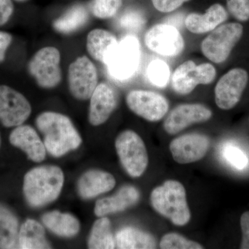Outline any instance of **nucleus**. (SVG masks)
<instances>
[{
	"mask_svg": "<svg viewBox=\"0 0 249 249\" xmlns=\"http://www.w3.org/2000/svg\"><path fill=\"white\" fill-rule=\"evenodd\" d=\"M36 124L44 136L46 150L53 157H62L81 144V137L71 119L65 114L44 111L36 118Z\"/></svg>",
	"mask_w": 249,
	"mask_h": 249,
	"instance_id": "nucleus-1",
	"label": "nucleus"
},
{
	"mask_svg": "<svg viewBox=\"0 0 249 249\" xmlns=\"http://www.w3.org/2000/svg\"><path fill=\"white\" fill-rule=\"evenodd\" d=\"M65 177L55 165H42L29 170L24 178L23 191L28 204L42 207L55 201L60 196Z\"/></svg>",
	"mask_w": 249,
	"mask_h": 249,
	"instance_id": "nucleus-2",
	"label": "nucleus"
},
{
	"mask_svg": "<svg viewBox=\"0 0 249 249\" xmlns=\"http://www.w3.org/2000/svg\"><path fill=\"white\" fill-rule=\"evenodd\" d=\"M150 201L156 212L175 225L183 227L190 222L191 214L186 189L179 181L168 180L155 188L150 195Z\"/></svg>",
	"mask_w": 249,
	"mask_h": 249,
	"instance_id": "nucleus-3",
	"label": "nucleus"
},
{
	"mask_svg": "<svg viewBox=\"0 0 249 249\" xmlns=\"http://www.w3.org/2000/svg\"><path fill=\"white\" fill-rule=\"evenodd\" d=\"M27 69L37 86L42 89H54L62 79L60 50L53 46L42 47L33 55Z\"/></svg>",
	"mask_w": 249,
	"mask_h": 249,
	"instance_id": "nucleus-4",
	"label": "nucleus"
},
{
	"mask_svg": "<svg viewBox=\"0 0 249 249\" xmlns=\"http://www.w3.org/2000/svg\"><path fill=\"white\" fill-rule=\"evenodd\" d=\"M243 32V26L240 23L221 24L203 40L201 52L211 62L222 63L227 60L232 49L242 38Z\"/></svg>",
	"mask_w": 249,
	"mask_h": 249,
	"instance_id": "nucleus-5",
	"label": "nucleus"
},
{
	"mask_svg": "<svg viewBox=\"0 0 249 249\" xmlns=\"http://www.w3.org/2000/svg\"><path fill=\"white\" fill-rule=\"evenodd\" d=\"M115 147L121 165L129 176L139 178L148 165V155L143 141L132 130H124L116 139Z\"/></svg>",
	"mask_w": 249,
	"mask_h": 249,
	"instance_id": "nucleus-6",
	"label": "nucleus"
},
{
	"mask_svg": "<svg viewBox=\"0 0 249 249\" xmlns=\"http://www.w3.org/2000/svg\"><path fill=\"white\" fill-rule=\"evenodd\" d=\"M140 58L141 47L138 39L133 36H127L119 41L106 66L114 79L126 81L137 71Z\"/></svg>",
	"mask_w": 249,
	"mask_h": 249,
	"instance_id": "nucleus-7",
	"label": "nucleus"
},
{
	"mask_svg": "<svg viewBox=\"0 0 249 249\" xmlns=\"http://www.w3.org/2000/svg\"><path fill=\"white\" fill-rule=\"evenodd\" d=\"M70 92L79 101L89 99L98 85L97 68L86 55L78 57L70 63L67 71Z\"/></svg>",
	"mask_w": 249,
	"mask_h": 249,
	"instance_id": "nucleus-8",
	"label": "nucleus"
},
{
	"mask_svg": "<svg viewBox=\"0 0 249 249\" xmlns=\"http://www.w3.org/2000/svg\"><path fill=\"white\" fill-rule=\"evenodd\" d=\"M125 101L132 112L151 122L163 119L169 109V103L164 96L147 90H132L126 95Z\"/></svg>",
	"mask_w": 249,
	"mask_h": 249,
	"instance_id": "nucleus-9",
	"label": "nucleus"
},
{
	"mask_svg": "<svg viewBox=\"0 0 249 249\" xmlns=\"http://www.w3.org/2000/svg\"><path fill=\"white\" fill-rule=\"evenodd\" d=\"M144 42L150 51L162 56H178L184 49L182 36L170 24L154 25L145 33Z\"/></svg>",
	"mask_w": 249,
	"mask_h": 249,
	"instance_id": "nucleus-10",
	"label": "nucleus"
},
{
	"mask_svg": "<svg viewBox=\"0 0 249 249\" xmlns=\"http://www.w3.org/2000/svg\"><path fill=\"white\" fill-rule=\"evenodd\" d=\"M32 111L25 96L7 85H0V122L6 127H18Z\"/></svg>",
	"mask_w": 249,
	"mask_h": 249,
	"instance_id": "nucleus-11",
	"label": "nucleus"
},
{
	"mask_svg": "<svg viewBox=\"0 0 249 249\" xmlns=\"http://www.w3.org/2000/svg\"><path fill=\"white\" fill-rule=\"evenodd\" d=\"M249 74L242 68H234L224 75L214 88V100L217 107L229 110L240 102L247 88Z\"/></svg>",
	"mask_w": 249,
	"mask_h": 249,
	"instance_id": "nucleus-12",
	"label": "nucleus"
},
{
	"mask_svg": "<svg viewBox=\"0 0 249 249\" xmlns=\"http://www.w3.org/2000/svg\"><path fill=\"white\" fill-rule=\"evenodd\" d=\"M212 115V111L203 105H179L167 116L163 128L168 134L175 135L191 124L210 120Z\"/></svg>",
	"mask_w": 249,
	"mask_h": 249,
	"instance_id": "nucleus-13",
	"label": "nucleus"
},
{
	"mask_svg": "<svg viewBox=\"0 0 249 249\" xmlns=\"http://www.w3.org/2000/svg\"><path fill=\"white\" fill-rule=\"evenodd\" d=\"M210 143L209 137L203 134H185L170 142V150L175 161L187 164L202 160L209 151Z\"/></svg>",
	"mask_w": 249,
	"mask_h": 249,
	"instance_id": "nucleus-14",
	"label": "nucleus"
},
{
	"mask_svg": "<svg viewBox=\"0 0 249 249\" xmlns=\"http://www.w3.org/2000/svg\"><path fill=\"white\" fill-rule=\"evenodd\" d=\"M88 119L93 126L101 125L110 117L117 105L115 90L106 82L98 83L89 98Z\"/></svg>",
	"mask_w": 249,
	"mask_h": 249,
	"instance_id": "nucleus-15",
	"label": "nucleus"
},
{
	"mask_svg": "<svg viewBox=\"0 0 249 249\" xmlns=\"http://www.w3.org/2000/svg\"><path fill=\"white\" fill-rule=\"evenodd\" d=\"M10 142L25 152L29 160L40 163L46 157V147L37 132L30 125L18 126L9 137Z\"/></svg>",
	"mask_w": 249,
	"mask_h": 249,
	"instance_id": "nucleus-16",
	"label": "nucleus"
},
{
	"mask_svg": "<svg viewBox=\"0 0 249 249\" xmlns=\"http://www.w3.org/2000/svg\"><path fill=\"white\" fill-rule=\"evenodd\" d=\"M119 44L112 33L104 29H94L87 36L86 49L90 58L107 65Z\"/></svg>",
	"mask_w": 249,
	"mask_h": 249,
	"instance_id": "nucleus-17",
	"label": "nucleus"
},
{
	"mask_svg": "<svg viewBox=\"0 0 249 249\" xmlns=\"http://www.w3.org/2000/svg\"><path fill=\"white\" fill-rule=\"evenodd\" d=\"M116 179L112 175L99 170H91L83 174L78 181V194L83 199H91L114 188Z\"/></svg>",
	"mask_w": 249,
	"mask_h": 249,
	"instance_id": "nucleus-18",
	"label": "nucleus"
},
{
	"mask_svg": "<svg viewBox=\"0 0 249 249\" xmlns=\"http://www.w3.org/2000/svg\"><path fill=\"white\" fill-rule=\"evenodd\" d=\"M228 13L222 5L214 4L206 10L204 14L193 13L187 16L185 26L190 32L195 34H202L213 31L225 22Z\"/></svg>",
	"mask_w": 249,
	"mask_h": 249,
	"instance_id": "nucleus-19",
	"label": "nucleus"
},
{
	"mask_svg": "<svg viewBox=\"0 0 249 249\" xmlns=\"http://www.w3.org/2000/svg\"><path fill=\"white\" fill-rule=\"evenodd\" d=\"M139 196V191L134 187H123L115 196L98 200L95 205V214L98 217H102L107 214L124 211L137 203Z\"/></svg>",
	"mask_w": 249,
	"mask_h": 249,
	"instance_id": "nucleus-20",
	"label": "nucleus"
},
{
	"mask_svg": "<svg viewBox=\"0 0 249 249\" xmlns=\"http://www.w3.org/2000/svg\"><path fill=\"white\" fill-rule=\"evenodd\" d=\"M171 83L174 91L178 94L191 93L198 85H201L198 65L192 60L183 62L174 71Z\"/></svg>",
	"mask_w": 249,
	"mask_h": 249,
	"instance_id": "nucleus-21",
	"label": "nucleus"
},
{
	"mask_svg": "<svg viewBox=\"0 0 249 249\" xmlns=\"http://www.w3.org/2000/svg\"><path fill=\"white\" fill-rule=\"evenodd\" d=\"M42 220L44 225L51 231L61 237H73L80 231L79 221L70 213L53 211L44 214Z\"/></svg>",
	"mask_w": 249,
	"mask_h": 249,
	"instance_id": "nucleus-22",
	"label": "nucleus"
},
{
	"mask_svg": "<svg viewBox=\"0 0 249 249\" xmlns=\"http://www.w3.org/2000/svg\"><path fill=\"white\" fill-rule=\"evenodd\" d=\"M89 19L88 10L83 5L76 4L53 21L54 30L62 35H69L84 27Z\"/></svg>",
	"mask_w": 249,
	"mask_h": 249,
	"instance_id": "nucleus-23",
	"label": "nucleus"
},
{
	"mask_svg": "<svg viewBox=\"0 0 249 249\" xmlns=\"http://www.w3.org/2000/svg\"><path fill=\"white\" fill-rule=\"evenodd\" d=\"M18 245L22 249H51L43 227L34 219H27L20 228Z\"/></svg>",
	"mask_w": 249,
	"mask_h": 249,
	"instance_id": "nucleus-24",
	"label": "nucleus"
},
{
	"mask_svg": "<svg viewBox=\"0 0 249 249\" xmlns=\"http://www.w3.org/2000/svg\"><path fill=\"white\" fill-rule=\"evenodd\" d=\"M116 246L121 249H156L155 237L133 227H125L117 232Z\"/></svg>",
	"mask_w": 249,
	"mask_h": 249,
	"instance_id": "nucleus-25",
	"label": "nucleus"
},
{
	"mask_svg": "<svg viewBox=\"0 0 249 249\" xmlns=\"http://www.w3.org/2000/svg\"><path fill=\"white\" fill-rule=\"evenodd\" d=\"M18 226L16 214L9 208L0 204V249L16 248L19 235Z\"/></svg>",
	"mask_w": 249,
	"mask_h": 249,
	"instance_id": "nucleus-26",
	"label": "nucleus"
},
{
	"mask_svg": "<svg viewBox=\"0 0 249 249\" xmlns=\"http://www.w3.org/2000/svg\"><path fill=\"white\" fill-rule=\"evenodd\" d=\"M88 247L91 249L115 248L116 242L108 218L102 217L94 222L88 240Z\"/></svg>",
	"mask_w": 249,
	"mask_h": 249,
	"instance_id": "nucleus-27",
	"label": "nucleus"
},
{
	"mask_svg": "<svg viewBox=\"0 0 249 249\" xmlns=\"http://www.w3.org/2000/svg\"><path fill=\"white\" fill-rule=\"evenodd\" d=\"M122 4L123 0H92L89 9L97 19H107L119 12Z\"/></svg>",
	"mask_w": 249,
	"mask_h": 249,
	"instance_id": "nucleus-28",
	"label": "nucleus"
},
{
	"mask_svg": "<svg viewBox=\"0 0 249 249\" xmlns=\"http://www.w3.org/2000/svg\"><path fill=\"white\" fill-rule=\"evenodd\" d=\"M147 76L150 83L155 86L165 87L170 77V70L168 65L162 60H154L147 68Z\"/></svg>",
	"mask_w": 249,
	"mask_h": 249,
	"instance_id": "nucleus-29",
	"label": "nucleus"
},
{
	"mask_svg": "<svg viewBox=\"0 0 249 249\" xmlns=\"http://www.w3.org/2000/svg\"><path fill=\"white\" fill-rule=\"evenodd\" d=\"M145 16L135 9H129L121 14L117 20V24L121 29L130 31H139L145 26Z\"/></svg>",
	"mask_w": 249,
	"mask_h": 249,
	"instance_id": "nucleus-30",
	"label": "nucleus"
},
{
	"mask_svg": "<svg viewBox=\"0 0 249 249\" xmlns=\"http://www.w3.org/2000/svg\"><path fill=\"white\" fill-rule=\"evenodd\" d=\"M160 248L163 249H202L197 242L188 240L178 233H168L160 240Z\"/></svg>",
	"mask_w": 249,
	"mask_h": 249,
	"instance_id": "nucleus-31",
	"label": "nucleus"
},
{
	"mask_svg": "<svg viewBox=\"0 0 249 249\" xmlns=\"http://www.w3.org/2000/svg\"><path fill=\"white\" fill-rule=\"evenodd\" d=\"M223 156L231 165L237 169H244L248 165L249 160L245 152L231 144H227L224 147Z\"/></svg>",
	"mask_w": 249,
	"mask_h": 249,
	"instance_id": "nucleus-32",
	"label": "nucleus"
},
{
	"mask_svg": "<svg viewBox=\"0 0 249 249\" xmlns=\"http://www.w3.org/2000/svg\"><path fill=\"white\" fill-rule=\"evenodd\" d=\"M228 11L237 20L249 19V0H226Z\"/></svg>",
	"mask_w": 249,
	"mask_h": 249,
	"instance_id": "nucleus-33",
	"label": "nucleus"
},
{
	"mask_svg": "<svg viewBox=\"0 0 249 249\" xmlns=\"http://www.w3.org/2000/svg\"><path fill=\"white\" fill-rule=\"evenodd\" d=\"M154 7L162 13H170L189 0H151Z\"/></svg>",
	"mask_w": 249,
	"mask_h": 249,
	"instance_id": "nucleus-34",
	"label": "nucleus"
},
{
	"mask_svg": "<svg viewBox=\"0 0 249 249\" xmlns=\"http://www.w3.org/2000/svg\"><path fill=\"white\" fill-rule=\"evenodd\" d=\"M14 11L12 0H0V27L9 22Z\"/></svg>",
	"mask_w": 249,
	"mask_h": 249,
	"instance_id": "nucleus-35",
	"label": "nucleus"
},
{
	"mask_svg": "<svg viewBox=\"0 0 249 249\" xmlns=\"http://www.w3.org/2000/svg\"><path fill=\"white\" fill-rule=\"evenodd\" d=\"M242 240L240 249H249V211L244 213L240 218Z\"/></svg>",
	"mask_w": 249,
	"mask_h": 249,
	"instance_id": "nucleus-36",
	"label": "nucleus"
},
{
	"mask_svg": "<svg viewBox=\"0 0 249 249\" xmlns=\"http://www.w3.org/2000/svg\"><path fill=\"white\" fill-rule=\"evenodd\" d=\"M12 42V36L7 32L0 31V62L5 59L6 51Z\"/></svg>",
	"mask_w": 249,
	"mask_h": 249,
	"instance_id": "nucleus-37",
	"label": "nucleus"
},
{
	"mask_svg": "<svg viewBox=\"0 0 249 249\" xmlns=\"http://www.w3.org/2000/svg\"><path fill=\"white\" fill-rule=\"evenodd\" d=\"M17 1H27V0H17Z\"/></svg>",
	"mask_w": 249,
	"mask_h": 249,
	"instance_id": "nucleus-38",
	"label": "nucleus"
},
{
	"mask_svg": "<svg viewBox=\"0 0 249 249\" xmlns=\"http://www.w3.org/2000/svg\"><path fill=\"white\" fill-rule=\"evenodd\" d=\"M0 145H1V137H0Z\"/></svg>",
	"mask_w": 249,
	"mask_h": 249,
	"instance_id": "nucleus-39",
	"label": "nucleus"
}]
</instances>
